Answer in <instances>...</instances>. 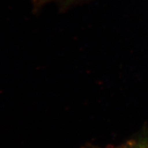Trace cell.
Instances as JSON below:
<instances>
[{
	"mask_svg": "<svg viewBox=\"0 0 148 148\" xmlns=\"http://www.w3.org/2000/svg\"><path fill=\"white\" fill-rule=\"evenodd\" d=\"M139 148H148V146H141V147H140Z\"/></svg>",
	"mask_w": 148,
	"mask_h": 148,
	"instance_id": "obj_1",
	"label": "cell"
}]
</instances>
